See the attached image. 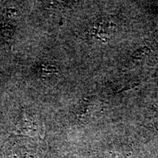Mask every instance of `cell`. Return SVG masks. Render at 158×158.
<instances>
[{
    "mask_svg": "<svg viewBox=\"0 0 158 158\" xmlns=\"http://www.w3.org/2000/svg\"><path fill=\"white\" fill-rule=\"evenodd\" d=\"M59 73V70L54 65H47L43 69V78H47V77L51 76H56Z\"/></svg>",
    "mask_w": 158,
    "mask_h": 158,
    "instance_id": "7a4b0ae2",
    "label": "cell"
},
{
    "mask_svg": "<svg viewBox=\"0 0 158 158\" xmlns=\"http://www.w3.org/2000/svg\"><path fill=\"white\" fill-rule=\"evenodd\" d=\"M98 103L94 101L92 98L88 99L86 102H84V103L81 106L80 110V116H85L89 115L91 114H94L95 112L96 108H98Z\"/></svg>",
    "mask_w": 158,
    "mask_h": 158,
    "instance_id": "6da1fadb",
    "label": "cell"
},
{
    "mask_svg": "<svg viewBox=\"0 0 158 158\" xmlns=\"http://www.w3.org/2000/svg\"><path fill=\"white\" fill-rule=\"evenodd\" d=\"M149 51H150V48L149 47L147 46L141 47V48H138L137 51H135V52L133 54V55H132V56L135 59H141L143 58L145 55H147Z\"/></svg>",
    "mask_w": 158,
    "mask_h": 158,
    "instance_id": "3957f363",
    "label": "cell"
}]
</instances>
